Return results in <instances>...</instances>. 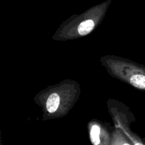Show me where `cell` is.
<instances>
[{
    "label": "cell",
    "mask_w": 145,
    "mask_h": 145,
    "mask_svg": "<svg viewBox=\"0 0 145 145\" xmlns=\"http://www.w3.org/2000/svg\"><path fill=\"white\" fill-rule=\"evenodd\" d=\"M59 105V97L57 93H52L49 96L47 101V109L49 113L56 111Z\"/></svg>",
    "instance_id": "1"
},
{
    "label": "cell",
    "mask_w": 145,
    "mask_h": 145,
    "mask_svg": "<svg viewBox=\"0 0 145 145\" xmlns=\"http://www.w3.org/2000/svg\"><path fill=\"white\" fill-rule=\"evenodd\" d=\"M94 22L92 20H87L81 23L78 28V32L81 35H86L94 28Z\"/></svg>",
    "instance_id": "2"
},
{
    "label": "cell",
    "mask_w": 145,
    "mask_h": 145,
    "mask_svg": "<svg viewBox=\"0 0 145 145\" xmlns=\"http://www.w3.org/2000/svg\"><path fill=\"white\" fill-rule=\"evenodd\" d=\"M130 83L138 89H145V76L142 74L133 75L130 78Z\"/></svg>",
    "instance_id": "3"
},
{
    "label": "cell",
    "mask_w": 145,
    "mask_h": 145,
    "mask_svg": "<svg viewBox=\"0 0 145 145\" xmlns=\"http://www.w3.org/2000/svg\"><path fill=\"white\" fill-rule=\"evenodd\" d=\"M99 135H100V128L98 126L93 125L91 131V141L93 144L97 145L100 143Z\"/></svg>",
    "instance_id": "4"
}]
</instances>
